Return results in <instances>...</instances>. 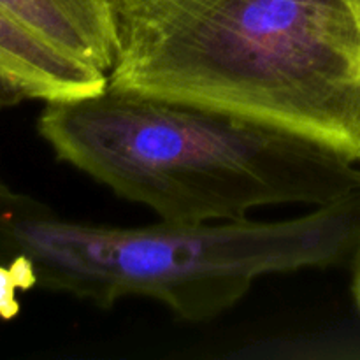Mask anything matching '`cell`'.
Here are the masks:
<instances>
[{
  "label": "cell",
  "mask_w": 360,
  "mask_h": 360,
  "mask_svg": "<svg viewBox=\"0 0 360 360\" xmlns=\"http://www.w3.org/2000/svg\"><path fill=\"white\" fill-rule=\"evenodd\" d=\"M108 83L323 141L360 162V18L348 0H109Z\"/></svg>",
  "instance_id": "cell-1"
},
{
  "label": "cell",
  "mask_w": 360,
  "mask_h": 360,
  "mask_svg": "<svg viewBox=\"0 0 360 360\" xmlns=\"http://www.w3.org/2000/svg\"><path fill=\"white\" fill-rule=\"evenodd\" d=\"M39 132L60 160L176 224L248 220L274 204L319 207L360 190L359 160L323 141L109 83L49 101Z\"/></svg>",
  "instance_id": "cell-2"
},
{
  "label": "cell",
  "mask_w": 360,
  "mask_h": 360,
  "mask_svg": "<svg viewBox=\"0 0 360 360\" xmlns=\"http://www.w3.org/2000/svg\"><path fill=\"white\" fill-rule=\"evenodd\" d=\"M7 220V238L30 259L37 283L104 308L130 295L157 299L193 322L234 306L260 276L338 266L360 252V190L283 221L115 229L30 202Z\"/></svg>",
  "instance_id": "cell-3"
},
{
  "label": "cell",
  "mask_w": 360,
  "mask_h": 360,
  "mask_svg": "<svg viewBox=\"0 0 360 360\" xmlns=\"http://www.w3.org/2000/svg\"><path fill=\"white\" fill-rule=\"evenodd\" d=\"M108 74L65 55L0 7V109L98 94Z\"/></svg>",
  "instance_id": "cell-4"
},
{
  "label": "cell",
  "mask_w": 360,
  "mask_h": 360,
  "mask_svg": "<svg viewBox=\"0 0 360 360\" xmlns=\"http://www.w3.org/2000/svg\"><path fill=\"white\" fill-rule=\"evenodd\" d=\"M0 7L65 55L109 74L116 55L109 0H0Z\"/></svg>",
  "instance_id": "cell-5"
},
{
  "label": "cell",
  "mask_w": 360,
  "mask_h": 360,
  "mask_svg": "<svg viewBox=\"0 0 360 360\" xmlns=\"http://www.w3.org/2000/svg\"><path fill=\"white\" fill-rule=\"evenodd\" d=\"M34 285H37V274L28 257L16 255L9 266H0V319H14L20 313L16 292Z\"/></svg>",
  "instance_id": "cell-6"
},
{
  "label": "cell",
  "mask_w": 360,
  "mask_h": 360,
  "mask_svg": "<svg viewBox=\"0 0 360 360\" xmlns=\"http://www.w3.org/2000/svg\"><path fill=\"white\" fill-rule=\"evenodd\" d=\"M354 297H355V302H357V306L360 308V252L357 253V267H355Z\"/></svg>",
  "instance_id": "cell-7"
},
{
  "label": "cell",
  "mask_w": 360,
  "mask_h": 360,
  "mask_svg": "<svg viewBox=\"0 0 360 360\" xmlns=\"http://www.w3.org/2000/svg\"><path fill=\"white\" fill-rule=\"evenodd\" d=\"M348 2H350V6L354 7V11L359 14V18H360V0H348Z\"/></svg>",
  "instance_id": "cell-8"
},
{
  "label": "cell",
  "mask_w": 360,
  "mask_h": 360,
  "mask_svg": "<svg viewBox=\"0 0 360 360\" xmlns=\"http://www.w3.org/2000/svg\"><path fill=\"white\" fill-rule=\"evenodd\" d=\"M2 193H4V192H2V185H0V195H2Z\"/></svg>",
  "instance_id": "cell-9"
}]
</instances>
